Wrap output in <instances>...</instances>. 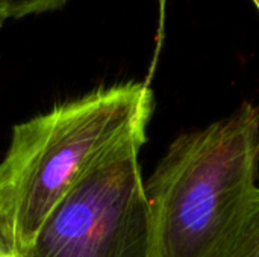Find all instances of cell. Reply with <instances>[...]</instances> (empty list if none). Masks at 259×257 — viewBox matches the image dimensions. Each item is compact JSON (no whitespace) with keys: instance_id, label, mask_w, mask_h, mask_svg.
<instances>
[{"instance_id":"obj_1","label":"cell","mask_w":259,"mask_h":257,"mask_svg":"<svg viewBox=\"0 0 259 257\" xmlns=\"http://www.w3.org/2000/svg\"><path fill=\"white\" fill-rule=\"evenodd\" d=\"M153 91L127 82L96 89L12 129L0 162V244L20 257L79 177L109 148L147 129Z\"/></svg>"},{"instance_id":"obj_2","label":"cell","mask_w":259,"mask_h":257,"mask_svg":"<svg viewBox=\"0 0 259 257\" xmlns=\"http://www.w3.org/2000/svg\"><path fill=\"white\" fill-rule=\"evenodd\" d=\"M259 108L176 138L144 183L150 257H211L258 192Z\"/></svg>"},{"instance_id":"obj_3","label":"cell","mask_w":259,"mask_h":257,"mask_svg":"<svg viewBox=\"0 0 259 257\" xmlns=\"http://www.w3.org/2000/svg\"><path fill=\"white\" fill-rule=\"evenodd\" d=\"M147 129L102 155L47 215L20 257H150L140 151Z\"/></svg>"},{"instance_id":"obj_4","label":"cell","mask_w":259,"mask_h":257,"mask_svg":"<svg viewBox=\"0 0 259 257\" xmlns=\"http://www.w3.org/2000/svg\"><path fill=\"white\" fill-rule=\"evenodd\" d=\"M211 257H259V189Z\"/></svg>"},{"instance_id":"obj_5","label":"cell","mask_w":259,"mask_h":257,"mask_svg":"<svg viewBox=\"0 0 259 257\" xmlns=\"http://www.w3.org/2000/svg\"><path fill=\"white\" fill-rule=\"evenodd\" d=\"M68 0H0V9L5 20L21 18L32 14H41L62 8Z\"/></svg>"},{"instance_id":"obj_6","label":"cell","mask_w":259,"mask_h":257,"mask_svg":"<svg viewBox=\"0 0 259 257\" xmlns=\"http://www.w3.org/2000/svg\"><path fill=\"white\" fill-rule=\"evenodd\" d=\"M159 2V36H162L164 30V18H165V5L167 0H158Z\"/></svg>"},{"instance_id":"obj_7","label":"cell","mask_w":259,"mask_h":257,"mask_svg":"<svg viewBox=\"0 0 259 257\" xmlns=\"http://www.w3.org/2000/svg\"><path fill=\"white\" fill-rule=\"evenodd\" d=\"M0 257H12L9 253H8V251H6V250H5V248H3V245H2V244H0Z\"/></svg>"},{"instance_id":"obj_8","label":"cell","mask_w":259,"mask_h":257,"mask_svg":"<svg viewBox=\"0 0 259 257\" xmlns=\"http://www.w3.org/2000/svg\"><path fill=\"white\" fill-rule=\"evenodd\" d=\"M3 21H5V17H3V12H2V9H0V26L3 24Z\"/></svg>"},{"instance_id":"obj_9","label":"cell","mask_w":259,"mask_h":257,"mask_svg":"<svg viewBox=\"0 0 259 257\" xmlns=\"http://www.w3.org/2000/svg\"><path fill=\"white\" fill-rule=\"evenodd\" d=\"M255 2V5H256V8H258V11H259V0H253Z\"/></svg>"}]
</instances>
